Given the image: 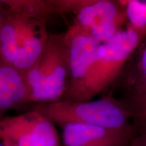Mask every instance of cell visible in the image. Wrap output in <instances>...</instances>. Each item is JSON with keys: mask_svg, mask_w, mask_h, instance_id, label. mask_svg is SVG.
Returning <instances> with one entry per match:
<instances>
[{"mask_svg": "<svg viewBox=\"0 0 146 146\" xmlns=\"http://www.w3.org/2000/svg\"><path fill=\"white\" fill-rule=\"evenodd\" d=\"M143 39L129 25L110 40L101 43L86 77L69 101H89L116 83Z\"/></svg>", "mask_w": 146, "mask_h": 146, "instance_id": "obj_1", "label": "cell"}, {"mask_svg": "<svg viewBox=\"0 0 146 146\" xmlns=\"http://www.w3.org/2000/svg\"><path fill=\"white\" fill-rule=\"evenodd\" d=\"M29 92V104L59 101L69 81L67 46L63 34L49 35L43 52L25 75Z\"/></svg>", "mask_w": 146, "mask_h": 146, "instance_id": "obj_2", "label": "cell"}, {"mask_svg": "<svg viewBox=\"0 0 146 146\" xmlns=\"http://www.w3.org/2000/svg\"><path fill=\"white\" fill-rule=\"evenodd\" d=\"M33 110L39 112L54 125L68 124L99 126L110 129H125L133 126L123 103L111 96L89 101L59 100L36 104Z\"/></svg>", "mask_w": 146, "mask_h": 146, "instance_id": "obj_3", "label": "cell"}, {"mask_svg": "<svg viewBox=\"0 0 146 146\" xmlns=\"http://www.w3.org/2000/svg\"><path fill=\"white\" fill-rule=\"evenodd\" d=\"M0 140L14 146H59L54 124L35 110L0 118Z\"/></svg>", "mask_w": 146, "mask_h": 146, "instance_id": "obj_4", "label": "cell"}, {"mask_svg": "<svg viewBox=\"0 0 146 146\" xmlns=\"http://www.w3.org/2000/svg\"><path fill=\"white\" fill-rule=\"evenodd\" d=\"M63 35L68 53L69 81L60 100H70L86 77L101 43L74 23Z\"/></svg>", "mask_w": 146, "mask_h": 146, "instance_id": "obj_5", "label": "cell"}, {"mask_svg": "<svg viewBox=\"0 0 146 146\" xmlns=\"http://www.w3.org/2000/svg\"><path fill=\"white\" fill-rule=\"evenodd\" d=\"M16 15L17 31L12 66L24 76L39 59L49 35L47 21Z\"/></svg>", "mask_w": 146, "mask_h": 146, "instance_id": "obj_6", "label": "cell"}, {"mask_svg": "<svg viewBox=\"0 0 146 146\" xmlns=\"http://www.w3.org/2000/svg\"><path fill=\"white\" fill-rule=\"evenodd\" d=\"M64 146H128L137 133L134 127L110 129L68 124L62 127Z\"/></svg>", "mask_w": 146, "mask_h": 146, "instance_id": "obj_7", "label": "cell"}, {"mask_svg": "<svg viewBox=\"0 0 146 146\" xmlns=\"http://www.w3.org/2000/svg\"><path fill=\"white\" fill-rule=\"evenodd\" d=\"M75 14L74 23L86 33L112 22L127 21L125 6L121 1L88 0Z\"/></svg>", "mask_w": 146, "mask_h": 146, "instance_id": "obj_8", "label": "cell"}, {"mask_svg": "<svg viewBox=\"0 0 146 146\" xmlns=\"http://www.w3.org/2000/svg\"><path fill=\"white\" fill-rule=\"evenodd\" d=\"M116 83L119 84L126 96L146 87V36L128 60Z\"/></svg>", "mask_w": 146, "mask_h": 146, "instance_id": "obj_9", "label": "cell"}, {"mask_svg": "<svg viewBox=\"0 0 146 146\" xmlns=\"http://www.w3.org/2000/svg\"><path fill=\"white\" fill-rule=\"evenodd\" d=\"M0 87L8 94L16 108L29 104V92L25 77L0 56Z\"/></svg>", "mask_w": 146, "mask_h": 146, "instance_id": "obj_10", "label": "cell"}, {"mask_svg": "<svg viewBox=\"0 0 146 146\" xmlns=\"http://www.w3.org/2000/svg\"><path fill=\"white\" fill-rule=\"evenodd\" d=\"M11 13L47 21L57 15L54 0H1Z\"/></svg>", "mask_w": 146, "mask_h": 146, "instance_id": "obj_11", "label": "cell"}, {"mask_svg": "<svg viewBox=\"0 0 146 146\" xmlns=\"http://www.w3.org/2000/svg\"><path fill=\"white\" fill-rule=\"evenodd\" d=\"M127 111L137 134L146 132V87L120 100Z\"/></svg>", "mask_w": 146, "mask_h": 146, "instance_id": "obj_12", "label": "cell"}, {"mask_svg": "<svg viewBox=\"0 0 146 146\" xmlns=\"http://www.w3.org/2000/svg\"><path fill=\"white\" fill-rule=\"evenodd\" d=\"M125 8L129 25L143 39L146 36V1H121Z\"/></svg>", "mask_w": 146, "mask_h": 146, "instance_id": "obj_13", "label": "cell"}, {"mask_svg": "<svg viewBox=\"0 0 146 146\" xmlns=\"http://www.w3.org/2000/svg\"><path fill=\"white\" fill-rule=\"evenodd\" d=\"M16 108L10 96L0 87V118L10 110Z\"/></svg>", "mask_w": 146, "mask_h": 146, "instance_id": "obj_14", "label": "cell"}, {"mask_svg": "<svg viewBox=\"0 0 146 146\" xmlns=\"http://www.w3.org/2000/svg\"><path fill=\"white\" fill-rule=\"evenodd\" d=\"M128 146H146V132L137 134Z\"/></svg>", "mask_w": 146, "mask_h": 146, "instance_id": "obj_15", "label": "cell"}, {"mask_svg": "<svg viewBox=\"0 0 146 146\" xmlns=\"http://www.w3.org/2000/svg\"><path fill=\"white\" fill-rule=\"evenodd\" d=\"M7 12H8V10H7L6 7L0 0V26H1L5 15H6Z\"/></svg>", "mask_w": 146, "mask_h": 146, "instance_id": "obj_16", "label": "cell"}, {"mask_svg": "<svg viewBox=\"0 0 146 146\" xmlns=\"http://www.w3.org/2000/svg\"><path fill=\"white\" fill-rule=\"evenodd\" d=\"M1 143H2L5 146H14V145H12V144H11V143H8V142H6V141H1Z\"/></svg>", "mask_w": 146, "mask_h": 146, "instance_id": "obj_17", "label": "cell"}, {"mask_svg": "<svg viewBox=\"0 0 146 146\" xmlns=\"http://www.w3.org/2000/svg\"><path fill=\"white\" fill-rule=\"evenodd\" d=\"M0 146H5L2 143H0Z\"/></svg>", "mask_w": 146, "mask_h": 146, "instance_id": "obj_18", "label": "cell"}]
</instances>
